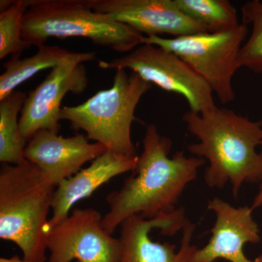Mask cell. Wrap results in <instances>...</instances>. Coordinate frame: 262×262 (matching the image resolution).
Listing matches in <instances>:
<instances>
[{
    "instance_id": "6da1fadb",
    "label": "cell",
    "mask_w": 262,
    "mask_h": 262,
    "mask_svg": "<svg viewBox=\"0 0 262 262\" xmlns=\"http://www.w3.org/2000/svg\"><path fill=\"white\" fill-rule=\"evenodd\" d=\"M172 145V141L160 135L155 125H147L134 173L119 190L106 196L110 211L103 216L102 225L108 233L113 234L132 215L151 220L177 209L179 198L188 184L195 180L206 160L188 158L182 151L170 158Z\"/></svg>"
},
{
    "instance_id": "7a4b0ae2",
    "label": "cell",
    "mask_w": 262,
    "mask_h": 262,
    "mask_svg": "<svg viewBox=\"0 0 262 262\" xmlns=\"http://www.w3.org/2000/svg\"><path fill=\"white\" fill-rule=\"evenodd\" d=\"M182 120L199 140L188 151L209 162L204 174L208 187L222 189L230 182L237 199L244 183L262 182V157L256 151L262 143V121L218 107L205 115L187 112Z\"/></svg>"
},
{
    "instance_id": "3957f363",
    "label": "cell",
    "mask_w": 262,
    "mask_h": 262,
    "mask_svg": "<svg viewBox=\"0 0 262 262\" xmlns=\"http://www.w3.org/2000/svg\"><path fill=\"white\" fill-rule=\"evenodd\" d=\"M56 188L31 162L2 164L0 238L16 244L25 261L47 260L48 214Z\"/></svg>"
},
{
    "instance_id": "277c9868",
    "label": "cell",
    "mask_w": 262,
    "mask_h": 262,
    "mask_svg": "<svg viewBox=\"0 0 262 262\" xmlns=\"http://www.w3.org/2000/svg\"><path fill=\"white\" fill-rule=\"evenodd\" d=\"M145 36L93 10V0H28L22 39L31 46L49 38L82 37L94 45L127 53L144 44Z\"/></svg>"
},
{
    "instance_id": "5b68a950",
    "label": "cell",
    "mask_w": 262,
    "mask_h": 262,
    "mask_svg": "<svg viewBox=\"0 0 262 262\" xmlns=\"http://www.w3.org/2000/svg\"><path fill=\"white\" fill-rule=\"evenodd\" d=\"M126 70H116L111 89L98 91L78 106H63L60 119L68 120L77 130H84L88 139L106 149L123 156L136 157L131 126L136 120V106L151 89V84Z\"/></svg>"
},
{
    "instance_id": "8992f818",
    "label": "cell",
    "mask_w": 262,
    "mask_h": 262,
    "mask_svg": "<svg viewBox=\"0 0 262 262\" xmlns=\"http://www.w3.org/2000/svg\"><path fill=\"white\" fill-rule=\"evenodd\" d=\"M248 32L247 25L239 24L223 32L173 38L145 36L144 44L158 46L180 57L209 84L220 102L227 104L236 97L232 79L241 68L239 53Z\"/></svg>"
},
{
    "instance_id": "52a82bcc",
    "label": "cell",
    "mask_w": 262,
    "mask_h": 262,
    "mask_svg": "<svg viewBox=\"0 0 262 262\" xmlns=\"http://www.w3.org/2000/svg\"><path fill=\"white\" fill-rule=\"evenodd\" d=\"M195 227L182 207L154 220L132 215L120 225L119 262H189L198 249L191 244Z\"/></svg>"
},
{
    "instance_id": "ba28073f",
    "label": "cell",
    "mask_w": 262,
    "mask_h": 262,
    "mask_svg": "<svg viewBox=\"0 0 262 262\" xmlns=\"http://www.w3.org/2000/svg\"><path fill=\"white\" fill-rule=\"evenodd\" d=\"M98 66L103 70H130L151 84L182 95L193 113L205 115L217 108L213 91L203 77L180 57L158 46L141 45L120 58L98 61Z\"/></svg>"
},
{
    "instance_id": "9c48e42d",
    "label": "cell",
    "mask_w": 262,
    "mask_h": 262,
    "mask_svg": "<svg viewBox=\"0 0 262 262\" xmlns=\"http://www.w3.org/2000/svg\"><path fill=\"white\" fill-rule=\"evenodd\" d=\"M97 60L94 53H77L52 69L45 80L27 95L19 118L25 141L40 130L58 133L63 98L68 93L80 94L89 84L84 62Z\"/></svg>"
},
{
    "instance_id": "30bf717a",
    "label": "cell",
    "mask_w": 262,
    "mask_h": 262,
    "mask_svg": "<svg viewBox=\"0 0 262 262\" xmlns=\"http://www.w3.org/2000/svg\"><path fill=\"white\" fill-rule=\"evenodd\" d=\"M102 220L94 208L74 209L48 232V262L120 261L121 242L105 230Z\"/></svg>"
},
{
    "instance_id": "8fae6325",
    "label": "cell",
    "mask_w": 262,
    "mask_h": 262,
    "mask_svg": "<svg viewBox=\"0 0 262 262\" xmlns=\"http://www.w3.org/2000/svg\"><path fill=\"white\" fill-rule=\"evenodd\" d=\"M93 10L146 37L208 33L203 24L184 15L174 0H93Z\"/></svg>"
},
{
    "instance_id": "7c38bea8",
    "label": "cell",
    "mask_w": 262,
    "mask_h": 262,
    "mask_svg": "<svg viewBox=\"0 0 262 262\" xmlns=\"http://www.w3.org/2000/svg\"><path fill=\"white\" fill-rule=\"evenodd\" d=\"M89 140L82 134L65 138L56 131L40 130L26 145L24 158L37 165L45 178L56 187L107 150L102 144Z\"/></svg>"
},
{
    "instance_id": "4fadbf2b",
    "label": "cell",
    "mask_w": 262,
    "mask_h": 262,
    "mask_svg": "<svg viewBox=\"0 0 262 262\" xmlns=\"http://www.w3.org/2000/svg\"><path fill=\"white\" fill-rule=\"evenodd\" d=\"M208 208L216 215L211 239L205 247L196 250L189 262H214L218 258L230 262H262V254L250 260L244 253L245 245L261 241L251 207L236 208L214 198L208 201Z\"/></svg>"
},
{
    "instance_id": "5bb4252c",
    "label": "cell",
    "mask_w": 262,
    "mask_h": 262,
    "mask_svg": "<svg viewBox=\"0 0 262 262\" xmlns=\"http://www.w3.org/2000/svg\"><path fill=\"white\" fill-rule=\"evenodd\" d=\"M139 156L126 157L106 150L88 168L58 184L52 201L49 230L70 215L77 202L89 198L114 177L135 170Z\"/></svg>"
},
{
    "instance_id": "9a60e30c",
    "label": "cell",
    "mask_w": 262,
    "mask_h": 262,
    "mask_svg": "<svg viewBox=\"0 0 262 262\" xmlns=\"http://www.w3.org/2000/svg\"><path fill=\"white\" fill-rule=\"evenodd\" d=\"M35 54L23 59L11 58L3 65L5 72L0 76V101L15 91L18 86L32 78L39 71L53 69L62 61L75 56V52L56 46H38Z\"/></svg>"
},
{
    "instance_id": "2e32d148",
    "label": "cell",
    "mask_w": 262,
    "mask_h": 262,
    "mask_svg": "<svg viewBox=\"0 0 262 262\" xmlns=\"http://www.w3.org/2000/svg\"><path fill=\"white\" fill-rule=\"evenodd\" d=\"M27 95L15 91L0 101V161L3 163L21 165L27 161L24 158L25 141L20 134L19 113Z\"/></svg>"
},
{
    "instance_id": "e0dca14e",
    "label": "cell",
    "mask_w": 262,
    "mask_h": 262,
    "mask_svg": "<svg viewBox=\"0 0 262 262\" xmlns=\"http://www.w3.org/2000/svg\"><path fill=\"white\" fill-rule=\"evenodd\" d=\"M189 18L206 27L208 33L223 32L239 25L237 10L228 0H174Z\"/></svg>"
},
{
    "instance_id": "ac0fdd59",
    "label": "cell",
    "mask_w": 262,
    "mask_h": 262,
    "mask_svg": "<svg viewBox=\"0 0 262 262\" xmlns=\"http://www.w3.org/2000/svg\"><path fill=\"white\" fill-rule=\"evenodd\" d=\"M28 0H13L8 9L0 13V59L8 56L20 58L23 52L31 47L22 39L24 14Z\"/></svg>"
},
{
    "instance_id": "d6986e66",
    "label": "cell",
    "mask_w": 262,
    "mask_h": 262,
    "mask_svg": "<svg viewBox=\"0 0 262 262\" xmlns=\"http://www.w3.org/2000/svg\"><path fill=\"white\" fill-rule=\"evenodd\" d=\"M243 24L252 26L251 35L244 43L239 56V67L262 74V2H246L241 8Z\"/></svg>"
},
{
    "instance_id": "ffe728a7",
    "label": "cell",
    "mask_w": 262,
    "mask_h": 262,
    "mask_svg": "<svg viewBox=\"0 0 262 262\" xmlns=\"http://www.w3.org/2000/svg\"><path fill=\"white\" fill-rule=\"evenodd\" d=\"M261 147H262V143H261ZM262 157V149L261 152H260ZM262 207V182L260 183L259 189H258V192L256 196H255L254 201L253 202L252 206H251V208L252 210L256 209V208H261Z\"/></svg>"
},
{
    "instance_id": "44dd1931",
    "label": "cell",
    "mask_w": 262,
    "mask_h": 262,
    "mask_svg": "<svg viewBox=\"0 0 262 262\" xmlns=\"http://www.w3.org/2000/svg\"><path fill=\"white\" fill-rule=\"evenodd\" d=\"M13 0H1L0 1V13L8 9L13 4Z\"/></svg>"
},
{
    "instance_id": "7402d4cb",
    "label": "cell",
    "mask_w": 262,
    "mask_h": 262,
    "mask_svg": "<svg viewBox=\"0 0 262 262\" xmlns=\"http://www.w3.org/2000/svg\"><path fill=\"white\" fill-rule=\"evenodd\" d=\"M0 262H29L24 259H20L18 255L12 256L11 258H1Z\"/></svg>"
}]
</instances>
